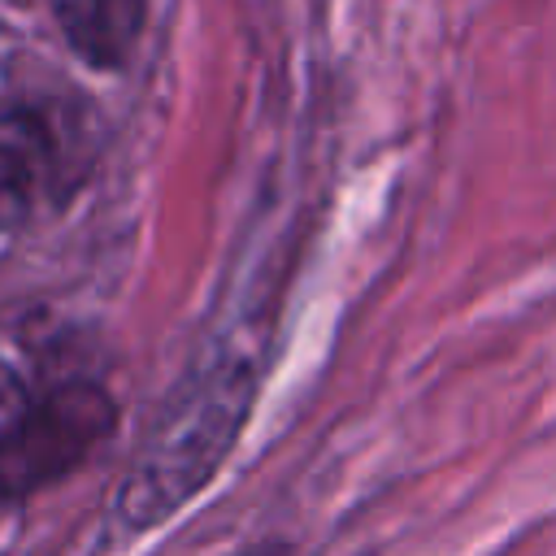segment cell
Segmentation results:
<instances>
[{
  "mask_svg": "<svg viewBox=\"0 0 556 556\" xmlns=\"http://www.w3.org/2000/svg\"><path fill=\"white\" fill-rule=\"evenodd\" d=\"M39 195V156L17 130H0V235L17 230Z\"/></svg>",
  "mask_w": 556,
  "mask_h": 556,
  "instance_id": "obj_4",
  "label": "cell"
},
{
  "mask_svg": "<svg viewBox=\"0 0 556 556\" xmlns=\"http://www.w3.org/2000/svg\"><path fill=\"white\" fill-rule=\"evenodd\" d=\"M35 417H39V400L30 395V387L0 361V495H4V482L35 430Z\"/></svg>",
  "mask_w": 556,
  "mask_h": 556,
  "instance_id": "obj_5",
  "label": "cell"
},
{
  "mask_svg": "<svg viewBox=\"0 0 556 556\" xmlns=\"http://www.w3.org/2000/svg\"><path fill=\"white\" fill-rule=\"evenodd\" d=\"M256 374L248 361H213L195 369L139 443L130 473L113 495V530L135 539L182 508L226 460L248 408Z\"/></svg>",
  "mask_w": 556,
  "mask_h": 556,
  "instance_id": "obj_1",
  "label": "cell"
},
{
  "mask_svg": "<svg viewBox=\"0 0 556 556\" xmlns=\"http://www.w3.org/2000/svg\"><path fill=\"white\" fill-rule=\"evenodd\" d=\"M113 426V404L96 387H61L56 395L39 400L35 430L4 482V495H26L48 486L52 478L70 473Z\"/></svg>",
  "mask_w": 556,
  "mask_h": 556,
  "instance_id": "obj_2",
  "label": "cell"
},
{
  "mask_svg": "<svg viewBox=\"0 0 556 556\" xmlns=\"http://www.w3.org/2000/svg\"><path fill=\"white\" fill-rule=\"evenodd\" d=\"M65 43L96 70H117L148 17V0H48Z\"/></svg>",
  "mask_w": 556,
  "mask_h": 556,
  "instance_id": "obj_3",
  "label": "cell"
}]
</instances>
